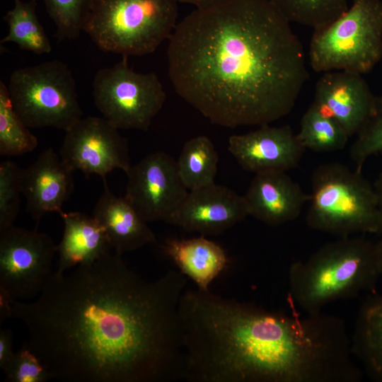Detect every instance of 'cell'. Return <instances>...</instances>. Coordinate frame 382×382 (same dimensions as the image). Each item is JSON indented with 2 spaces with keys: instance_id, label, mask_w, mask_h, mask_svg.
<instances>
[{
  "instance_id": "1f68e13d",
  "label": "cell",
  "mask_w": 382,
  "mask_h": 382,
  "mask_svg": "<svg viewBox=\"0 0 382 382\" xmlns=\"http://www.w3.org/2000/svg\"><path fill=\"white\" fill-rule=\"evenodd\" d=\"M373 185L377 197L379 210L382 216V171L378 175Z\"/></svg>"
},
{
  "instance_id": "30bf717a",
  "label": "cell",
  "mask_w": 382,
  "mask_h": 382,
  "mask_svg": "<svg viewBox=\"0 0 382 382\" xmlns=\"http://www.w3.org/2000/svg\"><path fill=\"white\" fill-rule=\"evenodd\" d=\"M59 155L71 171L102 179L116 169L127 173L132 166L127 140L103 117H82L65 131Z\"/></svg>"
},
{
  "instance_id": "7c38bea8",
  "label": "cell",
  "mask_w": 382,
  "mask_h": 382,
  "mask_svg": "<svg viewBox=\"0 0 382 382\" xmlns=\"http://www.w3.org/2000/svg\"><path fill=\"white\" fill-rule=\"evenodd\" d=\"M248 216L243 195L214 183L190 190L168 223L201 236L216 235Z\"/></svg>"
},
{
  "instance_id": "52a82bcc",
  "label": "cell",
  "mask_w": 382,
  "mask_h": 382,
  "mask_svg": "<svg viewBox=\"0 0 382 382\" xmlns=\"http://www.w3.org/2000/svg\"><path fill=\"white\" fill-rule=\"evenodd\" d=\"M7 87L13 110L28 128L65 132L83 117L76 81L62 61L16 69Z\"/></svg>"
},
{
  "instance_id": "ba28073f",
  "label": "cell",
  "mask_w": 382,
  "mask_h": 382,
  "mask_svg": "<svg viewBox=\"0 0 382 382\" xmlns=\"http://www.w3.org/2000/svg\"><path fill=\"white\" fill-rule=\"evenodd\" d=\"M95 105L116 128L147 131L166 96L156 74L132 69L127 57L98 70L93 81Z\"/></svg>"
},
{
  "instance_id": "9a60e30c",
  "label": "cell",
  "mask_w": 382,
  "mask_h": 382,
  "mask_svg": "<svg viewBox=\"0 0 382 382\" xmlns=\"http://www.w3.org/2000/svg\"><path fill=\"white\" fill-rule=\"evenodd\" d=\"M71 171L52 148L43 151L28 167L21 169V191L32 218L39 222L47 213L63 212L62 206L74 190Z\"/></svg>"
},
{
  "instance_id": "cb8c5ba5",
  "label": "cell",
  "mask_w": 382,
  "mask_h": 382,
  "mask_svg": "<svg viewBox=\"0 0 382 382\" xmlns=\"http://www.w3.org/2000/svg\"><path fill=\"white\" fill-rule=\"evenodd\" d=\"M37 139L18 116L7 86L0 81V155L18 156L33 151Z\"/></svg>"
},
{
  "instance_id": "5b68a950",
  "label": "cell",
  "mask_w": 382,
  "mask_h": 382,
  "mask_svg": "<svg viewBox=\"0 0 382 382\" xmlns=\"http://www.w3.org/2000/svg\"><path fill=\"white\" fill-rule=\"evenodd\" d=\"M177 0H94L85 32L100 50L122 57L154 52L169 39Z\"/></svg>"
},
{
  "instance_id": "4fadbf2b",
  "label": "cell",
  "mask_w": 382,
  "mask_h": 382,
  "mask_svg": "<svg viewBox=\"0 0 382 382\" xmlns=\"http://www.w3.org/2000/svg\"><path fill=\"white\" fill-rule=\"evenodd\" d=\"M252 132L233 135L228 150L243 169L255 174L296 168L306 149L289 125L258 126Z\"/></svg>"
},
{
  "instance_id": "7402d4cb",
  "label": "cell",
  "mask_w": 382,
  "mask_h": 382,
  "mask_svg": "<svg viewBox=\"0 0 382 382\" xmlns=\"http://www.w3.org/2000/svg\"><path fill=\"white\" fill-rule=\"evenodd\" d=\"M37 5L35 0H14L13 8L4 17L8 31L1 44L14 42L21 49L36 54L51 52L50 41L37 15Z\"/></svg>"
},
{
  "instance_id": "e0dca14e",
  "label": "cell",
  "mask_w": 382,
  "mask_h": 382,
  "mask_svg": "<svg viewBox=\"0 0 382 382\" xmlns=\"http://www.w3.org/2000/svg\"><path fill=\"white\" fill-rule=\"evenodd\" d=\"M104 190L99 197L93 216L104 228L112 249L123 254L157 244L156 236L130 202L115 195L103 179Z\"/></svg>"
},
{
  "instance_id": "603a6c76",
  "label": "cell",
  "mask_w": 382,
  "mask_h": 382,
  "mask_svg": "<svg viewBox=\"0 0 382 382\" xmlns=\"http://www.w3.org/2000/svg\"><path fill=\"white\" fill-rule=\"evenodd\" d=\"M296 137L306 150L318 153L340 151L349 139L338 122L313 102L301 117Z\"/></svg>"
},
{
  "instance_id": "3957f363",
  "label": "cell",
  "mask_w": 382,
  "mask_h": 382,
  "mask_svg": "<svg viewBox=\"0 0 382 382\" xmlns=\"http://www.w3.org/2000/svg\"><path fill=\"white\" fill-rule=\"evenodd\" d=\"M381 275L376 243L341 237L291 264L290 294L306 313H320L330 303L374 289Z\"/></svg>"
},
{
  "instance_id": "ffe728a7",
  "label": "cell",
  "mask_w": 382,
  "mask_h": 382,
  "mask_svg": "<svg viewBox=\"0 0 382 382\" xmlns=\"http://www.w3.org/2000/svg\"><path fill=\"white\" fill-rule=\"evenodd\" d=\"M352 341L354 356L373 380L382 382V294L361 305Z\"/></svg>"
},
{
  "instance_id": "8992f818",
  "label": "cell",
  "mask_w": 382,
  "mask_h": 382,
  "mask_svg": "<svg viewBox=\"0 0 382 382\" xmlns=\"http://www.w3.org/2000/svg\"><path fill=\"white\" fill-rule=\"evenodd\" d=\"M332 22L313 29L308 57L317 72H369L382 58V1L351 0Z\"/></svg>"
},
{
  "instance_id": "484cf974",
  "label": "cell",
  "mask_w": 382,
  "mask_h": 382,
  "mask_svg": "<svg viewBox=\"0 0 382 382\" xmlns=\"http://www.w3.org/2000/svg\"><path fill=\"white\" fill-rule=\"evenodd\" d=\"M59 40L77 38L90 16L94 0H44Z\"/></svg>"
},
{
  "instance_id": "d4e9b609",
  "label": "cell",
  "mask_w": 382,
  "mask_h": 382,
  "mask_svg": "<svg viewBox=\"0 0 382 382\" xmlns=\"http://www.w3.org/2000/svg\"><path fill=\"white\" fill-rule=\"evenodd\" d=\"M289 22L313 29L332 22L349 7L347 0H269Z\"/></svg>"
},
{
  "instance_id": "5bb4252c",
  "label": "cell",
  "mask_w": 382,
  "mask_h": 382,
  "mask_svg": "<svg viewBox=\"0 0 382 382\" xmlns=\"http://www.w3.org/2000/svg\"><path fill=\"white\" fill-rule=\"evenodd\" d=\"M376 101V96L361 74L330 71L317 81L313 102L336 120L350 138L371 117Z\"/></svg>"
},
{
  "instance_id": "2e32d148",
  "label": "cell",
  "mask_w": 382,
  "mask_h": 382,
  "mask_svg": "<svg viewBox=\"0 0 382 382\" xmlns=\"http://www.w3.org/2000/svg\"><path fill=\"white\" fill-rule=\"evenodd\" d=\"M243 197L249 216L273 226L296 219L309 199V195L284 171L255 174Z\"/></svg>"
},
{
  "instance_id": "f1b7e54d",
  "label": "cell",
  "mask_w": 382,
  "mask_h": 382,
  "mask_svg": "<svg viewBox=\"0 0 382 382\" xmlns=\"http://www.w3.org/2000/svg\"><path fill=\"white\" fill-rule=\"evenodd\" d=\"M9 382H44L51 377L26 342L3 370Z\"/></svg>"
},
{
  "instance_id": "277c9868",
  "label": "cell",
  "mask_w": 382,
  "mask_h": 382,
  "mask_svg": "<svg viewBox=\"0 0 382 382\" xmlns=\"http://www.w3.org/2000/svg\"><path fill=\"white\" fill-rule=\"evenodd\" d=\"M306 221L313 229L341 237L382 234L377 197L361 170L338 162L318 166L311 175Z\"/></svg>"
},
{
  "instance_id": "f546056e",
  "label": "cell",
  "mask_w": 382,
  "mask_h": 382,
  "mask_svg": "<svg viewBox=\"0 0 382 382\" xmlns=\"http://www.w3.org/2000/svg\"><path fill=\"white\" fill-rule=\"evenodd\" d=\"M12 332L9 329L0 330V369L4 370L11 360L13 351Z\"/></svg>"
},
{
  "instance_id": "d6a6232c",
  "label": "cell",
  "mask_w": 382,
  "mask_h": 382,
  "mask_svg": "<svg viewBox=\"0 0 382 382\" xmlns=\"http://www.w3.org/2000/svg\"><path fill=\"white\" fill-rule=\"evenodd\" d=\"M214 0H177L178 2L190 4L197 6H200L208 4Z\"/></svg>"
},
{
  "instance_id": "4dcf8cb0",
  "label": "cell",
  "mask_w": 382,
  "mask_h": 382,
  "mask_svg": "<svg viewBox=\"0 0 382 382\" xmlns=\"http://www.w3.org/2000/svg\"><path fill=\"white\" fill-rule=\"evenodd\" d=\"M14 301L9 294L0 289V325L12 317V304Z\"/></svg>"
},
{
  "instance_id": "d6986e66",
  "label": "cell",
  "mask_w": 382,
  "mask_h": 382,
  "mask_svg": "<svg viewBox=\"0 0 382 382\" xmlns=\"http://www.w3.org/2000/svg\"><path fill=\"white\" fill-rule=\"evenodd\" d=\"M158 248L180 272L202 290L209 289V285L229 262L224 248L204 236L190 239L168 238Z\"/></svg>"
},
{
  "instance_id": "6da1fadb",
  "label": "cell",
  "mask_w": 382,
  "mask_h": 382,
  "mask_svg": "<svg viewBox=\"0 0 382 382\" xmlns=\"http://www.w3.org/2000/svg\"><path fill=\"white\" fill-rule=\"evenodd\" d=\"M180 271L146 280L110 253L65 274L52 273L37 298L14 301L12 317L51 379L169 382L183 378Z\"/></svg>"
},
{
  "instance_id": "836d02e7",
  "label": "cell",
  "mask_w": 382,
  "mask_h": 382,
  "mask_svg": "<svg viewBox=\"0 0 382 382\" xmlns=\"http://www.w3.org/2000/svg\"><path fill=\"white\" fill-rule=\"evenodd\" d=\"M376 243L378 253L381 272V274H382V237L379 241L376 242Z\"/></svg>"
},
{
  "instance_id": "7a4b0ae2",
  "label": "cell",
  "mask_w": 382,
  "mask_h": 382,
  "mask_svg": "<svg viewBox=\"0 0 382 382\" xmlns=\"http://www.w3.org/2000/svg\"><path fill=\"white\" fill-rule=\"evenodd\" d=\"M269 0H214L170 37L176 93L213 124H270L294 108L308 79L303 45Z\"/></svg>"
},
{
  "instance_id": "44dd1931",
  "label": "cell",
  "mask_w": 382,
  "mask_h": 382,
  "mask_svg": "<svg viewBox=\"0 0 382 382\" xmlns=\"http://www.w3.org/2000/svg\"><path fill=\"white\" fill-rule=\"evenodd\" d=\"M219 155L211 139L204 135L189 139L177 161L180 177L190 190L214 183Z\"/></svg>"
},
{
  "instance_id": "8fae6325",
  "label": "cell",
  "mask_w": 382,
  "mask_h": 382,
  "mask_svg": "<svg viewBox=\"0 0 382 382\" xmlns=\"http://www.w3.org/2000/svg\"><path fill=\"white\" fill-rule=\"evenodd\" d=\"M125 197L146 222L168 223L189 190L183 184L177 161L163 151H155L131 166Z\"/></svg>"
},
{
  "instance_id": "4316f807",
  "label": "cell",
  "mask_w": 382,
  "mask_h": 382,
  "mask_svg": "<svg viewBox=\"0 0 382 382\" xmlns=\"http://www.w3.org/2000/svg\"><path fill=\"white\" fill-rule=\"evenodd\" d=\"M382 152V95L376 97L374 112L356 135L349 149V157L361 170L366 161Z\"/></svg>"
},
{
  "instance_id": "ac0fdd59",
  "label": "cell",
  "mask_w": 382,
  "mask_h": 382,
  "mask_svg": "<svg viewBox=\"0 0 382 382\" xmlns=\"http://www.w3.org/2000/svg\"><path fill=\"white\" fill-rule=\"evenodd\" d=\"M62 238L57 245V274L79 265L91 263L111 253L108 236L100 223L92 216L79 212H63Z\"/></svg>"
},
{
  "instance_id": "83f0119b",
  "label": "cell",
  "mask_w": 382,
  "mask_h": 382,
  "mask_svg": "<svg viewBox=\"0 0 382 382\" xmlns=\"http://www.w3.org/2000/svg\"><path fill=\"white\" fill-rule=\"evenodd\" d=\"M21 172L11 161L0 163V229L13 224L20 205Z\"/></svg>"
},
{
  "instance_id": "9c48e42d",
  "label": "cell",
  "mask_w": 382,
  "mask_h": 382,
  "mask_svg": "<svg viewBox=\"0 0 382 382\" xmlns=\"http://www.w3.org/2000/svg\"><path fill=\"white\" fill-rule=\"evenodd\" d=\"M56 253L52 239L36 228L0 229V289L13 301L37 296L52 274Z\"/></svg>"
}]
</instances>
